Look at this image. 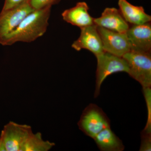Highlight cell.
Returning <instances> with one entry per match:
<instances>
[{"instance_id":"7a4b0ae2","label":"cell","mask_w":151,"mask_h":151,"mask_svg":"<svg viewBox=\"0 0 151 151\" xmlns=\"http://www.w3.org/2000/svg\"><path fill=\"white\" fill-rule=\"evenodd\" d=\"M122 57L128 63V74L143 88L151 87V52L131 50Z\"/></svg>"},{"instance_id":"7c38bea8","label":"cell","mask_w":151,"mask_h":151,"mask_svg":"<svg viewBox=\"0 0 151 151\" xmlns=\"http://www.w3.org/2000/svg\"><path fill=\"white\" fill-rule=\"evenodd\" d=\"M119 11L128 23L133 25L150 22L151 17L145 12L142 6L133 5L127 0H119Z\"/></svg>"},{"instance_id":"6da1fadb","label":"cell","mask_w":151,"mask_h":151,"mask_svg":"<svg viewBox=\"0 0 151 151\" xmlns=\"http://www.w3.org/2000/svg\"><path fill=\"white\" fill-rule=\"evenodd\" d=\"M51 8L47 6L30 13L6 38L3 46L17 42H31L43 36L48 27Z\"/></svg>"},{"instance_id":"9c48e42d","label":"cell","mask_w":151,"mask_h":151,"mask_svg":"<svg viewBox=\"0 0 151 151\" xmlns=\"http://www.w3.org/2000/svg\"><path fill=\"white\" fill-rule=\"evenodd\" d=\"M126 35L131 45V50L151 52L150 22L129 27Z\"/></svg>"},{"instance_id":"277c9868","label":"cell","mask_w":151,"mask_h":151,"mask_svg":"<svg viewBox=\"0 0 151 151\" xmlns=\"http://www.w3.org/2000/svg\"><path fill=\"white\" fill-rule=\"evenodd\" d=\"M78 125L79 129L93 139L101 131L110 127V122L100 107L91 103L82 112Z\"/></svg>"},{"instance_id":"ba28073f","label":"cell","mask_w":151,"mask_h":151,"mask_svg":"<svg viewBox=\"0 0 151 151\" xmlns=\"http://www.w3.org/2000/svg\"><path fill=\"white\" fill-rule=\"evenodd\" d=\"M79 37L73 42L71 47L76 51L86 49L93 53L95 56L104 52L102 40L98 33L97 26L93 24L81 28Z\"/></svg>"},{"instance_id":"30bf717a","label":"cell","mask_w":151,"mask_h":151,"mask_svg":"<svg viewBox=\"0 0 151 151\" xmlns=\"http://www.w3.org/2000/svg\"><path fill=\"white\" fill-rule=\"evenodd\" d=\"M94 23L97 26L120 33H126L129 27L119 10L115 8H105L101 17L94 18Z\"/></svg>"},{"instance_id":"8992f818","label":"cell","mask_w":151,"mask_h":151,"mask_svg":"<svg viewBox=\"0 0 151 151\" xmlns=\"http://www.w3.org/2000/svg\"><path fill=\"white\" fill-rule=\"evenodd\" d=\"M33 133L31 127L10 122L4 127L0 140L7 151H22L28 138Z\"/></svg>"},{"instance_id":"8fae6325","label":"cell","mask_w":151,"mask_h":151,"mask_svg":"<svg viewBox=\"0 0 151 151\" xmlns=\"http://www.w3.org/2000/svg\"><path fill=\"white\" fill-rule=\"evenodd\" d=\"M89 7L85 2H79L74 7L63 11V19L68 23L80 28L94 24V18L90 15Z\"/></svg>"},{"instance_id":"5bb4252c","label":"cell","mask_w":151,"mask_h":151,"mask_svg":"<svg viewBox=\"0 0 151 151\" xmlns=\"http://www.w3.org/2000/svg\"><path fill=\"white\" fill-rule=\"evenodd\" d=\"M55 145L54 143L43 140L40 132L32 133L28 138L22 151H47Z\"/></svg>"},{"instance_id":"2e32d148","label":"cell","mask_w":151,"mask_h":151,"mask_svg":"<svg viewBox=\"0 0 151 151\" xmlns=\"http://www.w3.org/2000/svg\"><path fill=\"white\" fill-rule=\"evenodd\" d=\"M61 0H29V3L34 10L40 9L57 4Z\"/></svg>"},{"instance_id":"3957f363","label":"cell","mask_w":151,"mask_h":151,"mask_svg":"<svg viewBox=\"0 0 151 151\" xmlns=\"http://www.w3.org/2000/svg\"><path fill=\"white\" fill-rule=\"evenodd\" d=\"M96 57L97 59V68L94 93L95 98L100 95L101 85L108 76L118 72L128 73L129 70L128 63L123 57L116 56L105 52Z\"/></svg>"},{"instance_id":"5b68a950","label":"cell","mask_w":151,"mask_h":151,"mask_svg":"<svg viewBox=\"0 0 151 151\" xmlns=\"http://www.w3.org/2000/svg\"><path fill=\"white\" fill-rule=\"evenodd\" d=\"M34 10L29 3H26L0 13V45L15 29L28 14Z\"/></svg>"},{"instance_id":"9a60e30c","label":"cell","mask_w":151,"mask_h":151,"mask_svg":"<svg viewBox=\"0 0 151 151\" xmlns=\"http://www.w3.org/2000/svg\"><path fill=\"white\" fill-rule=\"evenodd\" d=\"M143 92L147 109V120L142 132L151 134V87L143 88Z\"/></svg>"},{"instance_id":"e0dca14e","label":"cell","mask_w":151,"mask_h":151,"mask_svg":"<svg viewBox=\"0 0 151 151\" xmlns=\"http://www.w3.org/2000/svg\"><path fill=\"white\" fill-rule=\"evenodd\" d=\"M141 144L140 151H151V134L142 132Z\"/></svg>"},{"instance_id":"4fadbf2b","label":"cell","mask_w":151,"mask_h":151,"mask_svg":"<svg viewBox=\"0 0 151 151\" xmlns=\"http://www.w3.org/2000/svg\"><path fill=\"white\" fill-rule=\"evenodd\" d=\"M102 151H123L125 147L122 141L111 130V127L100 132L93 139Z\"/></svg>"},{"instance_id":"ac0fdd59","label":"cell","mask_w":151,"mask_h":151,"mask_svg":"<svg viewBox=\"0 0 151 151\" xmlns=\"http://www.w3.org/2000/svg\"><path fill=\"white\" fill-rule=\"evenodd\" d=\"M29 0H5L2 10H6L26 3H28Z\"/></svg>"},{"instance_id":"52a82bcc","label":"cell","mask_w":151,"mask_h":151,"mask_svg":"<svg viewBox=\"0 0 151 151\" xmlns=\"http://www.w3.org/2000/svg\"><path fill=\"white\" fill-rule=\"evenodd\" d=\"M104 51L122 57L131 50L126 33H120L97 26Z\"/></svg>"}]
</instances>
